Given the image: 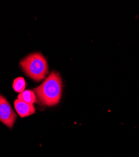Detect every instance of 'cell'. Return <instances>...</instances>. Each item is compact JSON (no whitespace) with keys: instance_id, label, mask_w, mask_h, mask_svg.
Listing matches in <instances>:
<instances>
[{"instance_id":"cell-5","label":"cell","mask_w":139,"mask_h":157,"mask_svg":"<svg viewBox=\"0 0 139 157\" xmlns=\"http://www.w3.org/2000/svg\"><path fill=\"white\" fill-rule=\"evenodd\" d=\"M18 99L31 104H33L36 102L35 93L31 90H24L23 93H20L18 96Z\"/></svg>"},{"instance_id":"cell-2","label":"cell","mask_w":139,"mask_h":157,"mask_svg":"<svg viewBox=\"0 0 139 157\" xmlns=\"http://www.w3.org/2000/svg\"><path fill=\"white\" fill-rule=\"evenodd\" d=\"M20 65L24 74L36 82L42 81L48 74L47 61L41 53L28 55L20 61Z\"/></svg>"},{"instance_id":"cell-1","label":"cell","mask_w":139,"mask_h":157,"mask_svg":"<svg viewBox=\"0 0 139 157\" xmlns=\"http://www.w3.org/2000/svg\"><path fill=\"white\" fill-rule=\"evenodd\" d=\"M34 91L43 105H57L62 94V80L60 74L56 71H52L41 85L34 89Z\"/></svg>"},{"instance_id":"cell-4","label":"cell","mask_w":139,"mask_h":157,"mask_svg":"<svg viewBox=\"0 0 139 157\" xmlns=\"http://www.w3.org/2000/svg\"><path fill=\"white\" fill-rule=\"evenodd\" d=\"M15 109L21 117L29 116L36 112L33 104L23 102L18 99L15 101Z\"/></svg>"},{"instance_id":"cell-6","label":"cell","mask_w":139,"mask_h":157,"mask_svg":"<svg viewBox=\"0 0 139 157\" xmlns=\"http://www.w3.org/2000/svg\"><path fill=\"white\" fill-rule=\"evenodd\" d=\"M13 87L15 92L19 93H23L26 87V81L24 78L22 77H19L15 78L13 83Z\"/></svg>"},{"instance_id":"cell-3","label":"cell","mask_w":139,"mask_h":157,"mask_svg":"<svg viewBox=\"0 0 139 157\" xmlns=\"http://www.w3.org/2000/svg\"><path fill=\"white\" fill-rule=\"evenodd\" d=\"M17 118L8 100L0 94V121L9 128H12Z\"/></svg>"}]
</instances>
